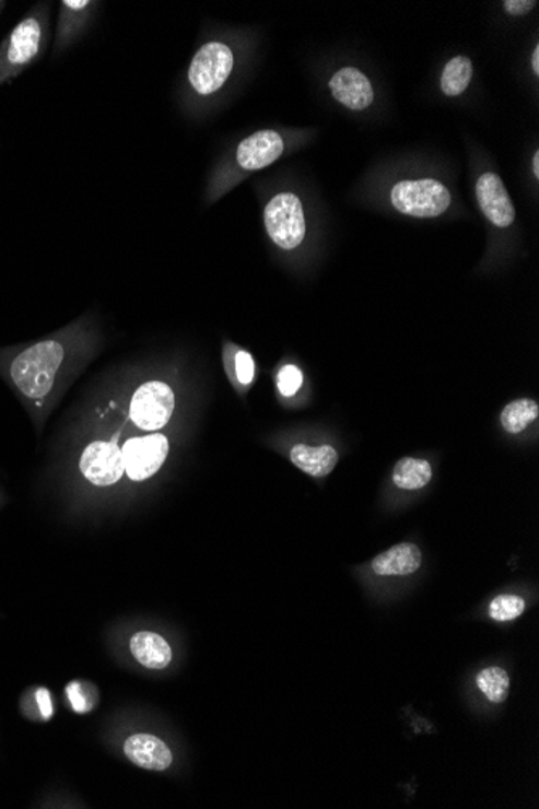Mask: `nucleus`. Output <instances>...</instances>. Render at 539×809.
Listing matches in <instances>:
<instances>
[{"instance_id":"5701e85b","label":"nucleus","mask_w":539,"mask_h":809,"mask_svg":"<svg viewBox=\"0 0 539 809\" xmlns=\"http://www.w3.org/2000/svg\"><path fill=\"white\" fill-rule=\"evenodd\" d=\"M235 354V372L237 382L241 385L253 384L254 375H256V364H254L253 355L247 351L237 350Z\"/></svg>"},{"instance_id":"9b49d317","label":"nucleus","mask_w":539,"mask_h":809,"mask_svg":"<svg viewBox=\"0 0 539 809\" xmlns=\"http://www.w3.org/2000/svg\"><path fill=\"white\" fill-rule=\"evenodd\" d=\"M335 99L351 110H364L373 103L371 80L358 69H342L335 73L330 81Z\"/></svg>"},{"instance_id":"1a4fd4ad","label":"nucleus","mask_w":539,"mask_h":809,"mask_svg":"<svg viewBox=\"0 0 539 809\" xmlns=\"http://www.w3.org/2000/svg\"><path fill=\"white\" fill-rule=\"evenodd\" d=\"M284 152V140L273 130H260L239 142L235 161L244 172H257L270 167Z\"/></svg>"},{"instance_id":"393cba45","label":"nucleus","mask_w":539,"mask_h":809,"mask_svg":"<svg viewBox=\"0 0 539 809\" xmlns=\"http://www.w3.org/2000/svg\"><path fill=\"white\" fill-rule=\"evenodd\" d=\"M538 5L537 0H506L504 9L511 15H525Z\"/></svg>"},{"instance_id":"b1692460","label":"nucleus","mask_w":539,"mask_h":809,"mask_svg":"<svg viewBox=\"0 0 539 809\" xmlns=\"http://www.w3.org/2000/svg\"><path fill=\"white\" fill-rule=\"evenodd\" d=\"M67 695L68 699H70L71 704H73L74 711H78V713H86V711L91 710L90 703L84 699L83 693H81L80 685H78L77 682L68 685Z\"/></svg>"},{"instance_id":"f03ea898","label":"nucleus","mask_w":539,"mask_h":809,"mask_svg":"<svg viewBox=\"0 0 539 809\" xmlns=\"http://www.w3.org/2000/svg\"><path fill=\"white\" fill-rule=\"evenodd\" d=\"M49 3H37L0 43V86L12 83L43 57L49 43Z\"/></svg>"},{"instance_id":"c85d7f7f","label":"nucleus","mask_w":539,"mask_h":809,"mask_svg":"<svg viewBox=\"0 0 539 809\" xmlns=\"http://www.w3.org/2000/svg\"><path fill=\"white\" fill-rule=\"evenodd\" d=\"M3 7H5V2H0V12H2Z\"/></svg>"},{"instance_id":"f257e3e1","label":"nucleus","mask_w":539,"mask_h":809,"mask_svg":"<svg viewBox=\"0 0 539 809\" xmlns=\"http://www.w3.org/2000/svg\"><path fill=\"white\" fill-rule=\"evenodd\" d=\"M70 338L50 337L12 352L5 362L7 377L34 411L46 409L70 355Z\"/></svg>"},{"instance_id":"412c9836","label":"nucleus","mask_w":539,"mask_h":809,"mask_svg":"<svg viewBox=\"0 0 539 809\" xmlns=\"http://www.w3.org/2000/svg\"><path fill=\"white\" fill-rule=\"evenodd\" d=\"M525 611V601L515 595H500L491 601L490 618L496 622L515 621Z\"/></svg>"},{"instance_id":"f8f14e48","label":"nucleus","mask_w":539,"mask_h":809,"mask_svg":"<svg viewBox=\"0 0 539 809\" xmlns=\"http://www.w3.org/2000/svg\"><path fill=\"white\" fill-rule=\"evenodd\" d=\"M96 2L90 0H63L60 2L59 22H57L56 40H54V52L68 49L78 36L84 32L91 20Z\"/></svg>"},{"instance_id":"4468645a","label":"nucleus","mask_w":539,"mask_h":809,"mask_svg":"<svg viewBox=\"0 0 539 809\" xmlns=\"http://www.w3.org/2000/svg\"><path fill=\"white\" fill-rule=\"evenodd\" d=\"M422 565V553L412 543L396 544L372 561V568L378 575H410Z\"/></svg>"},{"instance_id":"bb28decb","label":"nucleus","mask_w":539,"mask_h":809,"mask_svg":"<svg viewBox=\"0 0 539 809\" xmlns=\"http://www.w3.org/2000/svg\"><path fill=\"white\" fill-rule=\"evenodd\" d=\"M531 67L535 73L539 74V46L535 47L534 56H531Z\"/></svg>"},{"instance_id":"a878e982","label":"nucleus","mask_w":539,"mask_h":809,"mask_svg":"<svg viewBox=\"0 0 539 809\" xmlns=\"http://www.w3.org/2000/svg\"><path fill=\"white\" fill-rule=\"evenodd\" d=\"M37 704H39L40 713H43L44 719H49L52 716V700H50V693L46 689H39L36 692Z\"/></svg>"},{"instance_id":"dca6fc26","label":"nucleus","mask_w":539,"mask_h":809,"mask_svg":"<svg viewBox=\"0 0 539 809\" xmlns=\"http://www.w3.org/2000/svg\"><path fill=\"white\" fill-rule=\"evenodd\" d=\"M294 466L312 477H327L337 467L338 453L333 446L296 445L290 455Z\"/></svg>"},{"instance_id":"6e6552de","label":"nucleus","mask_w":539,"mask_h":809,"mask_svg":"<svg viewBox=\"0 0 539 809\" xmlns=\"http://www.w3.org/2000/svg\"><path fill=\"white\" fill-rule=\"evenodd\" d=\"M80 470L93 485H114L125 473L121 449L114 443H91L81 455Z\"/></svg>"},{"instance_id":"6ab92c4d","label":"nucleus","mask_w":539,"mask_h":809,"mask_svg":"<svg viewBox=\"0 0 539 809\" xmlns=\"http://www.w3.org/2000/svg\"><path fill=\"white\" fill-rule=\"evenodd\" d=\"M539 414L538 402L534 399H517L508 402L501 414V423L508 433H522L527 426L537 421Z\"/></svg>"},{"instance_id":"f3484780","label":"nucleus","mask_w":539,"mask_h":809,"mask_svg":"<svg viewBox=\"0 0 539 809\" xmlns=\"http://www.w3.org/2000/svg\"><path fill=\"white\" fill-rule=\"evenodd\" d=\"M432 477V466L426 459L405 458L399 460L392 470V482L399 489L409 490V492L429 485Z\"/></svg>"},{"instance_id":"20e7f679","label":"nucleus","mask_w":539,"mask_h":809,"mask_svg":"<svg viewBox=\"0 0 539 809\" xmlns=\"http://www.w3.org/2000/svg\"><path fill=\"white\" fill-rule=\"evenodd\" d=\"M263 222L271 242L281 249H296L304 242L307 226L303 202L293 192L273 196L263 212Z\"/></svg>"},{"instance_id":"9d476101","label":"nucleus","mask_w":539,"mask_h":809,"mask_svg":"<svg viewBox=\"0 0 539 809\" xmlns=\"http://www.w3.org/2000/svg\"><path fill=\"white\" fill-rule=\"evenodd\" d=\"M477 198L481 211L493 225L506 228L514 223V204L500 175H481L477 183Z\"/></svg>"},{"instance_id":"4be33fe9","label":"nucleus","mask_w":539,"mask_h":809,"mask_svg":"<svg viewBox=\"0 0 539 809\" xmlns=\"http://www.w3.org/2000/svg\"><path fill=\"white\" fill-rule=\"evenodd\" d=\"M303 385V372L294 365H284L278 374V388L281 395L293 396Z\"/></svg>"},{"instance_id":"ddd939ff","label":"nucleus","mask_w":539,"mask_h":809,"mask_svg":"<svg viewBox=\"0 0 539 809\" xmlns=\"http://www.w3.org/2000/svg\"><path fill=\"white\" fill-rule=\"evenodd\" d=\"M125 754L142 770L165 771L173 763L172 751L165 741L149 734H136L125 741Z\"/></svg>"},{"instance_id":"423d86ee","label":"nucleus","mask_w":539,"mask_h":809,"mask_svg":"<svg viewBox=\"0 0 539 809\" xmlns=\"http://www.w3.org/2000/svg\"><path fill=\"white\" fill-rule=\"evenodd\" d=\"M175 409V395L164 382H148L134 392L131 401V421L142 430L164 429Z\"/></svg>"},{"instance_id":"aec40b11","label":"nucleus","mask_w":539,"mask_h":809,"mask_svg":"<svg viewBox=\"0 0 539 809\" xmlns=\"http://www.w3.org/2000/svg\"><path fill=\"white\" fill-rule=\"evenodd\" d=\"M477 685L491 703L500 704L507 700L511 679L503 668L490 666L478 673Z\"/></svg>"},{"instance_id":"0eeeda50","label":"nucleus","mask_w":539,"mask_h":809,"mask_svg":"<svg viewBox=\"0 0 539 809\" xmlns=\"http://www.w3.org/2000/svg\"><path fill=\"white\" fill-rule=\"evenodd\" d=\"M168 452V439L161 433L128 439L121 449L125 472L134 482L151 479L164 466Z\"/></svg>"},{"instance_id":"39448f33","label":"nucleus","mask_w":539,"mask_h":809,"mask_svg":"<svg viewBox=\"0 0 539 809\" xmlns=\"http://www.w3.org/2000/svg\"><path fill=\"white\" fill-rule=\"evenodd\" d=\"M235 67V56L226 44L207 43L192 57L188 78L192 90L201 96H210L222 90Z\"/></svg>"},{"instance_id":"2eb2a0df","label":"nucleus","mask_w":539,"mask_h":809,"mask_svg":"<svg viewBox=\"0 0 539 809\" xmlns=\"http://www.w3.org/2000/svg\"><path fill=\"white\" fill-rule=\"evenodd\" d=\"M136 661L148 669H165L172 663V648L164 636L154 632H139L130 640Z\"/></svg>"},{"instance_id":"cd10ccee","label":"nucleus","mask_w":539,"mask_h":809,"mask_svg":"<svg viewBox=\"0 0 539 809\" xmlns=\"http://www.w3.org/2000/svg\"><path fill=\"white\" fill-rule=\"evenodd\" d=\"M531 165H534L535 175H537V178H539V151L535 152V157L534 162H531Z\"/></svg>"},{"instance_id":"a211bd4d","label":"nucleus","mask_w":539,"mask_h":809,"mask_svg":"<svg viewBox=\"0 0 539 809\" xmlns=\"http://www.w3.org/2000/svg\"><path fill=\"white\" fill-rule=\"evenodd\" d=\"M472 74L473 66L469 57H454L444 67L443 77H441V90L446 96H460L469 87Z\"/></svg>"},{"instance_id":"7ed1b4c3","label":"nucleus","mask_w":539,"mask_h":809,"mask_svg":"<svg viewBox=\"0 0 539 809\" xmlns=\"http://www.w3.org/2000/svg\"><path fill=\"white\" fill-rule=\"evenodd\" d=\"M391 202L405 215L432 219L449 209L450 192L436 179H406L392 188Z\"/></svg>"}]
</instances>
